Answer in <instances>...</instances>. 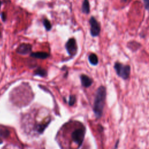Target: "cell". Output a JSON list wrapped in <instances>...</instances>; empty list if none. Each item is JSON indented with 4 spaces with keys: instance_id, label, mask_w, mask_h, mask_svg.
Wrapping results in <instances>:
<instances>
[{
    "instance_id": "5bb4252c",
    "label": "cell",
    "mask_w": 149,
    "mask_h": 149,
    "mask_svg": "<svg viewBox=\"0 0 149 149\" xmlns=\"http://www.w3.org/2000/svg\"><path fill=\"white\" fill-rule=\"evenodd\" d=\"M144 8L146 10H149V0H143Z\"/></svg>"
},
{
    "instance_id": "9a60e30c",
    "label": "cell",
    "mask_w": 149,
    "mask_h": 149,
    "mask_svg": "<svg viewBox=\"0 0 149 149\" xmlns=\"http://www.w3.org/2000/svg\"><path fill=\"white\" fill-rule=\"evenodd\" d=\"M1 19L3 22H5V20L6 19V15L5 12H2L1 13Z\"/></svg>"
},
{
    "instance_id": "7a4b0ae2",
    "label": "cell",
    "mask_w": 149,
    "mask_h": 149,
    "mask_svg": "<svg viewBox=\"0 0 149 149\" xmlns=\"http://www.w3.org/2000/svg\"><path fill=\"white\" fill-rule=\"evenodd\" d=\"M114 69L118 76L123 79L126 80L129 78L130 73V66L129 65L116 62L114 65Z\"/></svg>"
},
{
    "instance_id": "2e32d148",
    "label": "cell",
    "mask_w": 149,
    "mask_h": 149,
    "mask_svg": "<svg viewBox=\"0 0 149 149\" xmlns=\"http://www.w3.org/2000/svg\"><path fill=\"white\" fill-rule=\"evenodd\" d=\"M1 5H2V2H1V1L0 0V9H1Z\"/></svg>"
},
{
    "instance_id": "e0dca14e",
    "label": "cell",
    "mask_w": 149,
    "mask_h": 149,
    "mask_svg": "<svg viewBox=\"0 0 149 149\" xmlns=\"http://www.w3.org/2000/svg\"><path fill=\"white\" fill-rule=\"evenodd\" d=\"M2 143V141L0 139V144H1V143Z\"/></svg>"
},
{
    "instance_id": "6da1fadb",
    "label": "cell",
    "mask_w": 149,
    "mask_h": 149,
    "mask_svg": "<svg viewBox=\"0 0 149 149\" xmlns=\"http://www.w3.org/2000/svg\"><path fill=\"white\" fill-rule=\"evenodd\" d=\"M106 98V89L103 86H100L95 94L94 103V112L97 118H100L102 113L103 108L105 105Z\"/></svg>"
},
{
    "instance_id": "ba28073f",
    "label": "cell",
    "mask_w": 149,
    "mask_h": 149,
    "mask_svg": "<svg viewBox=\"0 0 149 149\" xmlns=\"http://www.w3.org/2000/svg\"><path fill=\"white\" fill-rule=\"evenodd\" d=\"M49 56V54L45 52H36L30 54V56L35 58L44 59H47Z\"/></svg>"
},
{
    "instance_id": "8992f818",
    "label": "cell",
    "mask_w": 149,
    "mask_h": 149,
    "mask_svg": "<svg viewBox=\"0 0 149 149\" xmlns=\"http://www.w3.org/2000/svg\"><path fill=\"white\" fill-rule=\"evenodd\" d=\"M32 49V46L30 44L23 43L20 44L16 49V52L20 55H27L30 54Z\"/></svg>"
},
{
    "instance_id": "277c9868",
    "label": "cell",
    "mask_w": 149,
    "mask_h": 149,
    "mask_svg": "<svg viewBox=\"0 0 149 149\" xmlns=\"http://www.w3.org/2000/svg\"><path fill=\"white\" fill-rule=\"evenodd\" d=\"M89 23L90 25V34L92 37H97L101 31V27L99 22L97 19L91 16L89 20Z\"/></svg>"
},
{
    "instance_id": "9c48e42d",
    "label": "cell",
    "mask_w": 149,
    "mask_h": 149,
    "mask_svg": "<svg viewBox=\"0 0 149 149\" xmlns=\"http://www.w3.org/2000/svg\"><path fill=\"white\" fill-rule=\"evenodd\" d=\"M88 61L90 62V63L92 65L95 66L98 63V59L97 56L94 54V53H91L88 55Z\"/></svg>"
},
{
    "instance_id": "52a82bcc",
    "label": "cell",
    "mask_w": 149,
    "mask_h": 149,
    "mask_svg": "<svg viewBox=\"0 0 149 149\" xmlns=\"http://www.w3.org/2000/svg\"><path fill=\"white\" fill-rule=\"evenodd\" d=\"M80 78L81 80V83L82 86L84 87H88L93 84V80L86 74H82L80 76Z\"/></svg>"
},
{
    "instance_id": "5b68a950",
    "label": "cell",
    "mask_w": 149,
    "mask_h": 149,
    "mask_svg": "<svg viewBox=\"0 0 149 149\" xmlns=\"http://www.w3.org/2000/svg\"><path fill=\"white\" fill-rule=\"evenodd\" d=\"M65 48L68 54L70 56L75 55L77 51V47L76 40L74 38H69L66 42Z\"/></svg>"
},
{
    "instance_id": "ac0fdd59",
    "label": "cell",
    "mask_w": 149,
    "mask_h": 149,
    "mask_svg": "<svg viewBox=\"0 0 149 149\" xmlns=\"http://www.w3.org/2000/svg\"><path fill=\"white\" fill-rule=\"evenodd\" d=\"M1 31H0V37H1Z\"/></svg>"
},
{
    "instance_id": "30bf717a",
    "label": "cell",
    "mask_w": 149,
    "mask_h": 149,
    "mask_svg": "<svg viewBox=\"0 0 149 149\" xmlns=\"http://www.w3.org/2000/svg\"><path fill=\"white\" fill-rule=\"evenodd\" d=\"M82 12L85 14H88L90 11V4L88 0H83L82 6H81Z\"/></svg>"
},
{
    "instance_id": "3957f363",
    "label": "cell",
    "mask_w": 149,
    "mask_h": 149,
    "mask_svg": "<svg viewBox=\"0 0 149 149\" xmlns=\"http://www.w3.org/2000/svg\"><path fill=\"white\" fill-rule=\"evenodd\" d=\"M85 134L84 127H77L72 131L71 133V140L73 143L79 146L83 141Z\"/></svg>"
},
{
    "instance_id": "4fadbf2b",
    "label": "cell",
    "mask_w": 149,
    "mask_h": 149,
    "mask_svg": "<svg viewBox=\"0 0 149 149\" xmlns=\"http://www.w3.org/2000/svg\"><path fill=\"white\" fill-rule=\"evenodd\" d=\"M76 101V97L73 95H71L69 97V104L70 105H73Z\"/></svg>"
},
{
    "instance_id": "8fae6325",
    "label": "cell",
    "mask_w": 149,
    "mask_h": 149,
    "mask_svg": "<svg viewBox=\"0 0 149 149\" xmlns=\"http://www.w3.org/2000/svg\"><path fill=\"white\" fill-rule=\"evenodd\" d=\"M34 75L44 77H46L47 76V72L45 69L40 67V68H37V69L34 70Z\"/></svg>"
},
{
    "instance_id": "7c38bea8",
    "label": "cell",
    "mask_w": 149,
    "mask_h": 149,
    "mask_svg": "<svg viewBox=\"0 0 149 149\" xmlns=\"http://www.w3.org/2000/svg\"><path fill=\"white\" fill-rule=\"evenodd\" d=\"M42 23H43V24H44V26L45 27V29L47 30V31H49L51 28H52V24L51 23V22H49V20H48L46 18H44L42 20Z\"/></svg>"
}]
</instances>
